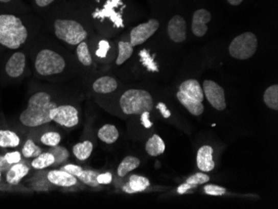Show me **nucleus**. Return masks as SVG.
<instances>
[{
	"mask_svg": "<svg viewBox=\"0 0 278 209\" xmlns=\"http://www.w3.org/2000/svg\"><path fill=\"white\" fill-rule=\"evenodd\" d=\"M119 104L122 111L127 115H141L153 109V97L150 92L144 89L127 90L122 95Z\"/></svg>",
	"mask_w": 278,
	"mask_h": 209,
	"instance_id": "nucleus-3",
	"label": "nucleus"
},
{
	"mask_svg": "<svg viewBox=\"0 0 278 209\" xmlns=\"http://www.w3.org/2000/svg\"><path fill=\"white\" fill-rule=\"evenodd\" d=\"M139 58H140V62L142 64L146 67L147 70L149 72L158 73L159 68L157 66V63L155 62L153 57L151 55L150 53L146 49L142 50L138 54Z\"/></svg>",
	"mask_w": 278,
	"mask_h": 209,
	"instance_id": "nucleus-30",
	"label": "nucleus"
},
{
	"mask_svg": "<svg viewBox=\"0 0 278 209\" xmlns=\"http://www.w3.org/2000/svg\"><path fill=\"white\" fill-rule=\"evenodd\" d=\"M50 153H51L55 157V164L57 165L65 162L70 157L68 151L64 147L59 146V145L52 147V149H50Z\"/></svg>",
	"mask_w": 278,
	"mask_h": 209,
	"instance_id": "nucleus-33",
	"label": "nucleus"
},
{
	"mask_svg": "<svg viewBox=\"0 0 278 209\" xmlns=\"http://www.w3.org/2000/svg\"><path fill=\"white\" fill-rule=\"evenodd\" d=\"M98 137L103 143L112 144L117 141L119 137V132L118 128L112 124H105L102 127L98 133Z\"/></svg>",
	"mask_w": 278,
	"mask_h": 209,
	"instance_id": "nucleus-22",
	"label": "nucleus"
},
{
	"mask_svg": "<svg viewBox=\"0 0 278 209\" xmlns=\"http://www.w3.org/2000/svg\"><path fill=\"white\" fill-rule=\"evenodd\" d=\"M54 34L70 46H77L88 38V32L80 22L70 18H58L54 22Z\"/></svg>",
	"mask_w": 278,
	"mask_h": 209,
	"instance_id": "nucleus-5",
	"label": "nucleus"
},
{
	"mask_svg": "<svg viewBox=\"0 0 278 209\" xmlns=\"http://www.w3.org/2000/svg\"><path fill=\"white\" fill-rule=\"evenodd\" d=\"M30 172V168L24 164H15L12 165L6 173V181L11 185H17L20 182L21 180L28 175Z\"/></svg>",
	"mask_w": 278,
	"mask_h": 209,
	"instance_id": "nucleus-18",
	"label": "nucleus"
},
{
	"mask_svg": "<svg viewBox=\"0 0 278 209\" xmlns=\"http://www.w3.org/2000/svg\"><path fill=\"white\" fill-rule=\"evenodd\" d=\"M156 108L160 111L164 119H169L171 117V112L167 108V105L164 103H158L156 106Z\"/></svg>",
	"mask_w": 278,
	"mask_h": 209,
	"instance_id": "nucleus-40",
	"label": "nucleus"
},
{
	"mask_svg": "<svg viewBox=\"0 0 278 209\" xmlns=\"http://www.w3.org/2000/svg\"><path fill=\"white\" fill-rule=\"evenodd\" d=\"M193 188H197V186L185 182V183H182V184L180 185L179 187L177 188V191L179 194H184L190 189H193Z\"/></svg>",
	"mask_w": 278,
	"mask_h": 209,
	"instance_id": "nucleus-41",
	"label": "nucleus"
},
{
	"mask_svg": "<svg viewBox=\"0 0 278 209\" xmlns=\"http://www.w3.org/2000/svg\"><path fill=\"white\" fill-rule=\"evenodd\" d=\"M50 92L41 91L32 95L28 102V106L22 111L19 120L21 124L29 128H36L52 122L50 111L57 107Z\"/></svg>",
	"mask_w": 278,
	"mask_h": 209,
	"instance_id": "nucleus-1",
	"label": "nucleus"
},
{
	"mask_svg": "<svg viewBox=\"0 0 278 209\" xmlns=\"http://www.w3.org/2000/svg\"><path fill=\"white\" fill-rule=\"evenodd\" d=\"M34 1H35L38 7L44 8L51 5L52 3L55 1V0H34Z\"/></svg>",
	"mask_w": 278,
	"mask_h": 209,
	"instance_id": "nucleus-43",
	"label": "nucleus"
},
{
	"mask_svg": "<svg viewBox=\"0 0 278 209\" xmlns=\"http://www.w3.org/2000/svg\"><path fill=\"white\" fill-rule=\"evenodd\" d=\"M20 144V138L14 132L0 130V147L1 148H15Z\"/></svg>",
	"mask_w": 278,
	"mask_h": 209,
	"instance_id": "nucleus-25",
	"label": "nucleus"
},
{
	"mask_svg": "<svg viewBox=\"0 0 278 209\" xmlns=\"http://www.w3.org/2000/svg\"><path fill=\"white\" fill-rule=\"evenodd\" d=\"M179 91L185 94L187 96L199 102L203 101L204 99L203 90L202 88H201L200 83L196 79H189L184 81L180 85Z\"/></svg>",
	"mask_w": 278,
	"mask_h": 209,
	"instance_id": "nucleus-17",
	"label": "nucleus"
},
{
	"mask_svg": "<svg viewBox=\"0 0 278 209\" xmlns=\"http://www.w3.org/2000/svg\"><path fill=\"white\" fill-rule=\"evenodd\" d=\"M76 54L80 63L85 67H89L92 64V58L88 49V43L85 41L81 42L77 45Z\"/></svg>",
	"mask_w": 278,
	"mask_h": 209,
	"instance_id": "nucleus-27",
	"label": "nucleus"
},
{
	"mask_svg": "<svg viewBox=\"0 0 278 209\" xmlns=\"http://www.w3.org/2000/svg\"><path fill=\"white\" fill-rule=\"evenodd\" d=\"M28 35L27 28L20 18L13 14L0 15V44L17 50L26 42Z\"/></svg>",
	"mask_w": 278,
	"mask_h": 209,
	"instance_id": "nucleus-2",
	"label": "nucleus"
},
{
	"mask_svg": "<svg viewBox=\"0 0 278 209\" xmlns=\"http://www.w3.org/2000/svg\"><path fill=\"white\" fill-rule=\"evenodd\" d=\"M11 166L12 165H9L4 156H0V171L7 172Z\"/></svg>",
	"mask_w": 278,
	"mask_h": 209,
	"instance_id": "nucleus-42",
	"label": "nucleus"
},
{
	"mask_svg": "<svg viewBox=\"0 0 278 209\" xmlns=\"http://www.w3.org/2000/svg\"><path fill=\"white\" fill-rule=\"evenodd\" d=\"M4 157H5V159L9 162V165H11L20 162L21 161V153L18 151L6 153Z\"/></svg>",
	"mask_w": 278,
	"mask_h": 209,
	"instance_id": "nucleus-36",
	"label": "nucleus"
},
{
	"mask_svg": "<svg viewBox=\"0 0 278 209\" xmlns=\"http://www.w3.org/2000/svg\"><path fill=\"white\" fill-rule=\"evenodd\" d=\"M205 194L211 196H222L226 194V189L218 185L207 184L204 187Z\"/></svg>",
	"mask_w": 278,
	"mask_h": 209,
	"instance_id": "nucleus-35",
	"label": "nucleus"
},
{
	"mask_svg": "<svg viewBox=\"0 0 278 209\" xmlns=\"http://www.w3.org/2000/svg\"><path fill=\"white\" fill-rule=\"evenodd\" d=\"M26 67V56L22 52L14 53L5 65V71L9 77L16 79L20 77Z\"/></svg>",
	"mask_w": 278,
	"mask_h": 209,
	"instance_id": "nucleus-12",
	"label": "nucleus"
},
{
	"mask_svg": "<svg viewBox=\"0 0 278 209\" xmlns=\"http://www.w3.org/2000/svg\"><path fill=\"white\" fill-rule=\"evenodd\" d=\"M11 0H0V2L2 3H9L10 2Z\"/></svg>",
	"mask_w": 278,
	"mask_h": 209,
	"instance_id": "nucleus-45",
	"label": "nucleus"
},
{
	"mask_svg": "<svg viewBox=\"0 0 278 209\" xmlns=\"http://www.w3.org/2000/svg\"><path fill=\"white\" fill-rule=\"evenodd\" d=\"M150 186V181L146 177L132 174L130 176L128 183L123 187V191L126 194H133L141 193Z\"/></svg>",
	"mask_w": 278,
	"mask_h": 209,
	"instance_id": "nucleus-16",
	"label": "nucleus"
},
{
	"mask_svg": "<svg viewBox=\"0 0 278 209\" xmlns=\"http://www.w3.org/2000/svg\"><path fill=\"white\" fill-rule=\"evenodd\" d=\"M258 49V38L253 33L247 32L236 37L229 46V53L235 59L246 60L253 56Z\"/></svg>",
	"mask_w": 278,
	"mask_h": 209,
	"instance_id": "nucleus-6",
	"label": "nucleus"
},
{
	"mask_svg": "<svg viewBox=\"0 0 278 209\" xmlns=\"http://www.w3.org/2000/svg\"><path fill=\"white\" fill-rule=\"evenodd\" d=\"M202 90L207 101L215 109L222 111L227 108L224 89L218 83L212 80H205Z\"/></svg>",
	"mask_w": 278,
	"mask_h": 209,
	"instance_id": "nucleus-9",
	"label": "nucleus"
},
{
	"mask_svg": "<svg viewBox=\"0 0 278 209\" xmlns=\"http://www.w3.org/2000/svg\"><path fill=\"white\" fill-rule=\"evenodd\" d=\"M0 180H1V171H0Z\"/></svg>",
	"mask_w": 278,
	"mask_h": 209,
	"instance_id": "nucleus-46",
	"label": "nucleus"
},
{
	"mask_svg": "<svg viewBox=\"0 0 278 209\" xmlns=\"http://www.w3.org/2000/svg\"><path fill=\"white\" fill-rule=\"evenodd\" d=\"M197 165L200 170L206 173L211 172L214 169L215 162L213 161V149L211 146L204 145L198 149Z\"/></svg>",
	"mask_w": 278,
	"mask_h": 209,
	"instance_id": "nucleus-15",
	"label": "nucleus"
},
{
	"mask_svg": "<svg viewBox=\"0 0 278 209\" xmlns=\"http://www.w3.org/2000/svg\"><path fill=\"white\" fill-rule=\"evenodd\" d=\"M209 180H210V178H209V176L207 175V174H205V173H198L190 176V177L187 179L186 182L190 183V184L198 186V185L199 184L206 183V182H208Z\"/></svg>",
	"mask_w": 278,
	"mask_h": 209,
	"instance_id": "nucleus-34",
	"label": "nucleus"
},
{
	"mask_svg": "<svg viewBox=\"0 0 278 209\" xmlns=\"http://www.w3.org/2000/svg\"><path fill=\"white\" fill-rule=\"evenodd\" d=\"M52 121L64 128H74L79 123V110L74 105L63 104L50 111Z\"/></svg>",
	"mask_w": 278,
	"mask_h": 209,
	"instance_id": "nucleus-7",
	"label": "nucleus"
},
{
	"mask_svg": "<svg viewBox=\"0 0 278 209\" xmlns=\"http://www.w3.org/2000/svg\"><path fill=\"white\" fill-rule=\"evenodd\" d=\"M168 34L171 40L175 43H182L186 40V21L182 16L175 15L171 18L168 25Z\"/></svg>",
	"mask_w": 278,
	"mask_h": 209,
	"instance_id": "nucleus-11",
	"label": "nucleus"
},
{
	"mask_svg": "<svg viewBox=\"0 0 278 209\" xmlns=\"http://www.w3.org/2000/svg\"><path fill=\"white\" fill-rule=\"evenodd\" d=\"M211 13L206 9H200L195 11L193 14L192 24L193 34H195L197 37L204 36L208 30L206 24L211 21Z\"/></svg>",
	"mask_w": 278,
	"mask_h": 209,
	"instance_id": "nucleus-13",
	"label": "nucleus"
},
{
	"mask_svg": "<svg viewBox=\"0 0 278 209\" xmlns=\"http://www.w3.org/2000/svg\"><path fill=\"white\" fill-rule=\"evenodd\" d=\"M140 165V159L134 156H127L120 162L118 168V175L119 177H125L128 173L137 169Z\"/></svg>",
	"mask_w": 278,
	"mask_h": 209,
	"instance_id": "nucleus-24",
	"label": "nucleus"
},
{
	"mask_svg": "<svg viewBox=\"0 0 278 209\" xmlns=\"http://www.w3.org/2000/svg\"><path fill=\"white\" fill-rule=\"evenodd\" d=\"M243 0H227V2L230 4L231 5H234V6H238V5L242 4Z\"/></svg>",
	"mask_w": 278,
	"mask_h": 209,
	"instance_id": "nucleus-44",
	"label": "nucleus"
},
{
	"mask_svg": "<svg viewBox=\"0 0 278 209\" xmlns=\"http://www.w3.org/2000/svg\"><path fill=\"white\" fill-rule=\"evenodd\" d=\"M159 28V22L151 18L150 20L147 22H144L137 25L132 29L130 33V42L132 47H136L138 45L145 43L148 38L153 36Z\"/></svg>",
	"mask_w": 278,
	"mask_h": 209,
	"instance_id": "nucleus-8",
	"label": "nucleus"
},
{
	"mask_svg": "<svg viewBox=\"0 0 278 209\" xmlns=\"http://www.w3.org/2000/svg\"><path fill=\"white\" fill-rule=\"evenodd\" d=\"M109 43L108 41L102 40L99 43V49L97 50L96 54L97 56L100 57V58H105L106 54L109 50Z\"/></svg>",
	"mask_w": 278,
	"mask_h": 209,
	"instance_id": "nucleus-37",
	"label": "nucleus"
},
{
	"mask_svg": "<svg viewBox=\"0 0 278 209\" xmlns=\"http://www.w3.org/2000/svg\"><path fill=\"white\" fill-rule=\"evenodd\" d=\"M94 144L91 141L85 140L83 143H79L73 147V153L79 161H85L92 154Z\"/></svg>",
	"mask_w": 278,
	"mask_h": 209,
	"instance_id": "nucleus-23",
	"label": "nucleus"
},
{
	"mask_svg": "<svg viewBox=\"0 0 278 209\" xmlns=\"http://www.w3.org/2000/svg\"><path fill=\"white\" fill-rule=\"evenodd\" d=\"M133 53V47L129 41H119V55H118L116 63L117 65H122L126 61L130 59Z\"/></svg>",
	"mask_w": 278,
	"mask_h": 209,
	"instance_id": "nucleus-28",
	"label": "nucleus"
},
{
	"mask_svg": "<svg viewBox=\"0 0 278 209\" xmlns=\"http://www.w3.org/2000/svg\"><path fill=\"white\" fill-rule=\"evenodd\" d=\"M41 153H42V149H40V147L37 146L35 143L32 140H27L22 147V154L24 157L27 158H31V157L34 158Z\"/></svg>",
	"mask_w": 278,
	"mask_h": 209,
	"instance_id": "nucleus-31",
	"label": "nucleus"
},
{
	"mask_svg": "<svg viewBox=\"0 0 278 209\" xmlns=\"http://www.w3.org/2000/svg\"><path fill=\"white\" fill-rule=\"evenodd\" d=\"M97 180L99 182V184H109L112 182V176L110 173H99Z\"/></svg>",
	"mask_w": 278,
	"mask_h": 209,
	"instance_id": "nucleus-38",
	"label": "nucleus"
},
{
	"mask_svg": "<svg viewBox=\"0 0 278 209\" xmlns=\"http://www.w3.org/2000/svg\"><path fill=\"white\" fill-rule=\"evenodd\" d=\"M54 164H55V157L51 153L47 152V153H42L36 157H34V160L32 161L31 165L34 169L41 170V169L49 168Z\"/></svg>",
	"mask_w": 278,
	"mask_h": 209,
	"instance_id": "nucleus-26",
	"label": "nucleus"
},
{
	"mask_svg": "<svg viewBox=\"0 0 278 209\" xmlns=\"http://www.w3.org/2000/svg\"><path fill=\"white\" fill-rule=\"evenodd\" d=\"M177 98L178 101L180 102V104H182L189 110L191 114L194 115V116H199L204 111V105L202 104V102L192 99V98L187 96L181 91L177 92Z\"/></svg>",
	"mask_w": 278,
	"mask_h": 209,
	"instance_id": "nucleus-19",
	"label": "nucleus"
},
{
	"mask_svg": "<svg viewBox=\"0 0 278 209\" xmlns=\"http://www.w3.org/2000/svg\"><path fill=\"white\" fill-rule=\"evenodd\" d=\"M118 88V83L113 78L109 76L100 77L92 83V89L97 94L107 95L114 92Z\"/></svg>",
	"mask_w": 278,
	"mask_h": 209,
	"instance_id": "nucleus-20",
	"label": "nucleus"
},
{
	"mask_svg": "<svg viewBox=\"0 0 278 209\" xmlns=\"http://www.w3.org/2000/svg\"><path fill=\"white\" fill-rule=\"evenodd\" d=\"M61 169L71 173L74 177H76L77 179L80 180L81 182L88 185L90 187L96 188L100 186L97 180V177L99 173L97 172L92 171V170H83L82 167L72 165V164L64 165L61 168Z\"/></svg>",
	"mask_w": 278,
	"mask_h": 209,
	"instance_id": "nucleus-10",
	"label": "nucleus"
},
{
	"mask_svg": "<svg viewBox=\"0 0 278 209\" xmlns=\"http://www.w3.org/2000/svg\"><path fill=\"white\" fill-rule=\"evenodd\" d=\"M47 178L52 184L59 187H74L78 182L76 177L63 169L51 170L48 173Z\"/></svg>",
	"mask_w": 278,
	"mask_h": 209,
	"instance_id": "nucleus-14",
	"label": "nucleus"
},
{
	"mask_svg": "<svg viewBox=\"0 0 278 209\" xmlns=\"http://www.w3.org/2000/svg\"><path fill=\"white\" fill-rule=\"evenodd\" d=\"M263 99H264V103L266 105L268 106L270 108L273 109V110H278L277 84L270 86L269 88L266 89Z\"/></svg>",
	"mask_w": 278,
	"mask_h": 209,
	"instance_id": "nucleus-29",
	"label": "nucleus"
},
{
	"mask_svg": "<svg viewBox=\"0 0 278 209\" xmlns=\"http://www.w3.org/2000/svg\"><path fill=\"white\" fill-rule=\"evenodd\" d=\"M150 112H144L141 114V124L145 128H150L153 127V123L149 120Z\"/></svg>",
	"mask_w": 278,
	"mask_h": 209,
	"instance_id": "nucleus-39",
	"label": "nucleus"
},
{
	"mask_svg": "<svg viewBox=\"0 0 278 209\" xmlns=\"http://www.w3.org/2000/svg\"><path fill=\"white\" fill-rule=\"evenodd\" d=\"M165 148V144L161 137L157 134H154L147 141L145 149L149 155L157 157L164 153Z\"/></svg>",
	"mask_w": 278,
	"mask_h": 209,
	"instance_id": "nucleus-21",
	"label": "nucleus"
},
{
	"mask_svg": "<svg viewBox=\"0 0 278 209\" xmlns=\"http://www.w3.org/2000/svg\"><path fill=\"white\" fill-rule=\"evenodd\" d=\"M62 137L57 132H48L43 133L40 137V142L48 147L58 146L60 144Z\"/></svg>",
	"mask_w": 278,
	"mask_h": 209,
	"instance_id": "nucleus-32",
	"label": "nucleus"
},
{
	"mask_svg": "<svg viewBox=\"0 0 278 209\" xmlns=\"http://www.w3.org/2000/svg\"><path fill=\"white\" fill-rule=\"evenodd\" d=\"M34 67L37 74L42 77H53L65 71L67 62L64 57L51 49L41 50L35 58Z\"/></svg>",
	"mask_w": 278,
	"mask_h": 209,
	"instance_id": "nucleus-4",
	"label": "nucleus"
}]
</instances>
